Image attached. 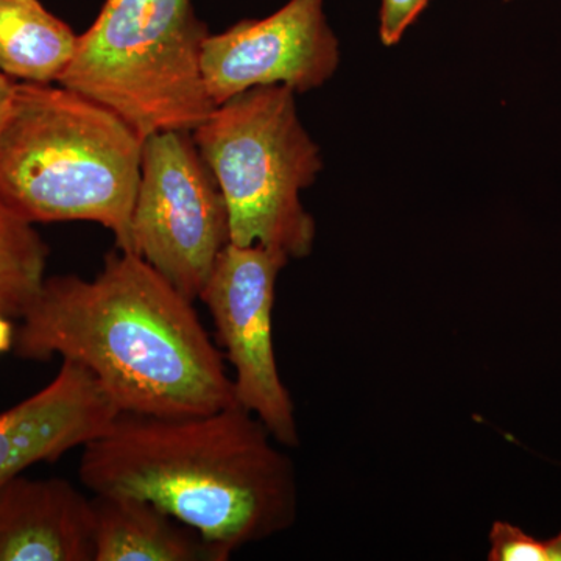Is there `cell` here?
Here are the masks:
<instances>
[{
  "instance_id": "1",
  "label": "cell",
  "mask_w": 561,
  "mask_h": 561,
  "mask_svg": "<svg viewBox=\"0 0 561 561\" xmlns=\"http://www.w3.org/2000/svg\"><path fill=\"white\" fill-rule=\"evenodd\" d=\"M21 320L16 356L80 364L121 412L186 416L238 404L194 301L133 251L106 254L94 279H44Z\"/></svg>"
},
{
  "instance_id": "2",
  "label": "cell",
  "mask_w": 561,
  "mask_h": 561,
  "mask_svg": "<svg viewBox=\"0 0 561 561\" xmlns=\"http://www.w3.org/2000/svg\"><path fill=\"white\" fill-rule=\"evenodd\" d=\"M80 481L94 494L149 501L230 556L298 515L294 463L239 404L186 416L119 412L83 446Z\"/></svg>"
},
{
  "instance_id": "3",
  "label": "cell",
  "mask_w": 561,
  "mask_h": 561,
  "mask_svg": "<svg viewBox=\"0 0 561 561\" xmlns=\"http://www.w3.org/2000/svg\"><path fill=\"white\" fill-rule=\"evenodd\" d=\"M142 144L79 92L16 81L0 127V202L31 224H101L130 251Z\"/></svg>"
},
{
  "instance_id": "4",
  "label": "cell",
  "mask_w": 561,
  "mask_h": 561,
  "mask_svg": "<svg viewBox=\"0 0 561 561\" xmlns=\"http://www.w3.org/2000/svg\"><path fill=\"white\" fill-rule=\"evenodd\" d=\"M208 35L191 0H106L57 83L114 111L142 139L192 131L216 108L201 68Z\"/></svg>"
},
{
  "instance_id": "5",
  "label": "cell",
  "mask_w": 561,
  "mask_h": 561,
  "mask_svg": "<svg viewBox=\"0 0 561 561\" xmlns=\"http://www.w3.org/2000/svg\"><path fill=\"white\" fill-rule=\"evenodd\" d=\"M192 136L227 202L230 242L289 260L309 256L317 228L300 194L323 161L298 117L295 92L251 88L216 106Z\"/></svg>"
},
{
  "instance_id": "6",
  "label": "cell",
  "mask_w": 561,
  "mask_h": 561,
  "mask_svg": "<svg viewBox=\"0 0 561 561\" xmlns=\"http://www.w3.org/2000/svg\"><path fill=\"white\" fill-rule=\"evenodd\" d=\"M228 243L227 202L192 131L147 136L133 206L130 251L195 301Z\"/></svg>"
},
{
  "instance_id": "7",
  "label": "cell",
  "mask_w": 561,
  "mask_h": 561,
  "mask_svg": "<svg viewBox=\"0 0 561 561\" xmlns=\"http://www.w3.org/2000/svg\"><path fill=\"white\" fill-rule=\"evenodd\" d=\"M289 257L262 245L228 243L198 300L216 324L234 370L236 401L283 446L300 445L294 401L280 379L273 343L276 279Z\"/></svg>"
},
{
  "instance_id": "8",
  "label": "cell",
  "mask_w": 561,
  "mask_h": 561,
  "mask_svg": "<svg viewBox=\"0 0 561 561\" xmlns=\"http://www.w3.org/2000/svg\"><path fill=\"white\" fill-rule=\"evenodd\" d=\"M341 50L324 0H289L264 20H243L203 41L201 68L214 106L257 87L308 92L334 76Z\"/></svg>"
},
{
  "instance_id": "9",
  "label": "cell",
  "mask_w": 561,
  "mask_h": 561,
  "mask_svg": "<svg viewBox=\"0 0 561 561\" xmlns=\"http://www.w3.org/2000/svg\"><path fill=\"white\" fill-rule=\"evenodd\" d=\"M119 412L90 370L62 360L49 386L0 413V485L101 437Z\"/></svg>"
},
{
  "instance_id": "10",
  "label": "cell",
  "mask_w": 561,
  "mask_h": 561,
  "mask_svg": "<svg viewBox=\"0 0 561 561\" xmlns=\"http://www.w3.org/2000/svg\"><path fill=\"white\" fill-rule=\"evenodd\" d=\"M0 561H94L91 500L65 479L0 485Z\"/></svg>"
},
{
  "instance_id": "11",
  "label": "cell",
  "mask_w": 561,
  "mask_h": 561,
  "mask_svg": "<svg viewBox=\"0 0 561 561\" xmlns=\"http://www.w3.org/2000/svg\"><path fill=\"white\" fill-rule=\"evenodd\" d=\"M94 561H227L230 553L158 505L127 494H95Z\"/></svg>"
},
{
  "instance_id": "12",
  "label": "cell",
  "mask_w": 561,
  "mask_h": 561,
  "mask_svg": "<svg viewBox=\"0 0 561 561\" xmlns=\"http://www.w3.org/2000/svg\"><path fill=\"white\" fill-rule=\"evenodd\" d=\"M79 35L41 2L0 0V72L22 83L50 84L76 54Z\"/></svg>"
},
{
  "instance_id": "13",
  "label": "cell",
  "mask_w": 561,
  "mask_h": 561,
  "mask_svg": "<svg viewBox=\"0 0 561 561\" xmlns=\"http://www.w3.org/2000/svg\"><path fill=\"white\" fill-rule=\"evenodd\" d=\"M49 249L33 224L0 202V313L21 319L46 279Z\"/></svg>"
},
{
  "instance_id": "14",
  "label": "cell",
  "mask_w": 561,
  "mask_h": 561,
  "mask_svg": "<svg viewBox=\"0 0 561 561\" xmlns=\"http://www.w3.org/2000/svg\"><path fill=\"white\" fill-rule=\"evenodd\" d=\"M489 541L490 561H561V530L551 538H535L515 524L494 522Z\"/></svg>"
},
{
  "instance_id": "15",
  "label": "cell",
  "mask_w": 561,
  "mask_h": 561,
  "mask_svg": "<svg viewBox=\"0 0 561 561\" xmlns=\"http://www.w3.org/2000/svg\"><path fill=\"white\" fill-rule=\"evenodd\" d=\"M431 0H382L379 14V36L383 46L400 43L405 31L419 20Z\"/></svg>"
},
{
  "instance_id": "16",
  "label": "cell",
  "mask_w": 561,
  "mask_h": 561,
  "mask_svg": "<svg viewBox=\"0 0 561 561\" xmlns=\"http://www.w3.org/2000/svg\"><path fill=\"white\" fill-rule=\"evenodd\" d=\"M14 87H16V81L0 72V127H2L3 119H5L7 111H9Z\"/></svg>"
},
{
  "instance_id": "17",
  "label": "cell",
  "mask_w": 561,
  "mask_h": 561,
  "mask_svg": "<svg viewBox=\"0 0 561 561\" xmlns=\"http://www.w3.org/2000/svg\"><path fill=\"white\" fill-rule=\"evenodd\" d=\"M13 324L10 323L9 317L0 313V354L13 348L14 343Z\"/></svg>"
},
{
  "instance_id": "18",
  "label": "cell",
  "mask_w": 561,
  "mask_h": 561,
  "mask_svg": "<svg viewBox=\"0 0 561 561\" xmlns=\"http://www.w3.org/2000/svg\"><path fill=\"white\" fill-rule=\"evenodd\" d=\"M22 2H39V0H22Z\"/></svg>"
},
{
  "instance_id": "19",
  "label": "cell",
  "mask_w": 561,
  "mask_h": 561,
  "mask_svg": "<svg viewBox=\"0 0 561 561\" xmlns=\"http://www.w3.org/2000/svg\"><path fill=\"white\" fill-rule=\"evenodd\" d=\"M504 2H512V0H504Z\"/></svg>"
}]
</instances>
